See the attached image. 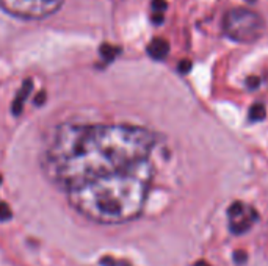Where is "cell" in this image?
Instances as JSON below:
<instances>
[{"instance_id":"obj_1","label":"cell","mask_w":268,"mask_h":266,"mask_svg":"<svg viewBox=\"0 0 268 266\" xmlns=\"http://www.w3.org/2000/svg\"><path fill=\"white\" fill-rule=\"evenodd\" d=\"M154 135L135 126H60L44 154L47 177L61 190L148 163Z\"/></svg>"},{"instance_id":"obj_2","label":"cell","mask_w":268,"mask_h":266,"mask_svg":"<svg viewBox=\"0 0 268 266\" xmlns=\"http://www.w3.org/2000/svg\"><path fill=\"white\" fill-rule=\"evenodd\" d=\"M151 180L152 165L148 161L115 175L72 187L66 194L71 205L91 221L119 224L141 213Z\"/></svg>"},{"instance_id":"obj_3","label":"cell","mask_w":268,"mask_h":266,"mask_svg":"<svg viewBox=\"0 0 268 266\" xmlns=\"http://www.w3.org/2000/svg\"><path fill=\"white\" fill-rule=\"evenodd\" d=\"M263 19L251 10L232 8L223 19V30L226 36L237 43H254L263 33Z\"/></svg>"},{"instance_id":"obj_4","label":"cell","mask_w":268,"mask_h":266,"mask_svg":"<svg viewBox=\"0 0 268 266\" xmlns=\"http://www.w3.org/2000/svg\"><path fill=\"white\" fill-rule=\"evenodd\" d=\"M65 0H0V7L20 19H44L57 13Z\"/></svg>"},{"instance_id":"obj_5","label":"cell","mask_w":268,"mask_h":266,"mask_svg":"<svg viewBox=\"0 0 268 266\" xmlns=\"http://www.w3.org/2000/svg\"><path fill=\"white\" fill-rule=\"evenodd\" d=\"M228 216H229V229L234 235H242L248 232L259 219L257 212L251 205H246V203L238 200L229 207Z\"/></svg>"},{"instance_id":"obj_6","label":"cell","mask_w":268,"mask_h":266,"mask_svg":"<svg viewBox=\"0 0 268 266\" xmlns=\"http://www.w3.org/2000/svg\"><path fill=\"white\" fill-rule=\"evenodd\" d=\"M32 88H33V81H32V80H25L24 83H22V88L19 90L17 96H16L14 100H13V105H11V111H13L14 116H19L20 113H22L24 102H25V99L29 97Z\"/></svg>"},{"instance_id":"obj_7","label":"cell","mask_w":268,"mask_h":266,"mask_svg":"<svg viewBox=\"0 0 268 266\" xmlns=\"http://www.w3.org/2000/svg\"><path fill=\"white\" fill-rule=\"evenodd\" d=\"M170 52V44L162 38H155L151 41V44L148 46V53L154 60H163Z\"/></svg>"},{"instance_id":"obj_8","label":"cell","mask_w":268,"mask_h":266,"mask_svg":"<svg viewBox=\"0 0 268 266\" xmlns=\"http://www.w3.org/2000/svg\"><path fill=\"white\" fill-rule=\"evenodd\" d=\"M266 111H265V107L262 104H254L250 110V119L251 121H262L265 117Z\"/></svg>"},{"instance_id":"obj_9","label":"cell","mask_w":268,"mask_h":266,"mask_svg":"<svg viewBox=\"0 0 268 266\" xmlns=\"http://www.w3.org/2000/svg\"><path fill=\"white\" fill-rule=\"evenodd\" d=\"M118 53H119V49H116V47H113V46L104 44V46L100 47V55L104 56L107 61H112Z\"/></svg>"},{"instance_id":"obj_10","label":"cell","mask_w":268,"mask_h":266,"mask_svg":"<svg viewBox=\"0 0 268 266\" xmlns=\"http://www.w3.org/2000/svg\"><path fill=\"white\" fill-rule=\"evenodd\" d=\"M11 218V210L5 202H0V221H8Z\"/></svg>"},{"instance_id":"obj_11","label":"cell","mask_w":268,"mask_h":266,"mask_svg":"<svg viewBox=\"0 0 268 266\" xmlns=\"http://www.w3.org/2000/svg\"><path fill=\"white\" fill-rule=\"evenodd\" d=\"M190 69H192V61L183 60V61H180V63H179V71H180L182 74H187Z\"/></svg>"},{"instance_id":"obj_12","label":"cell","mask_w":268,"mask_h":266,"mask_svg":"<svg viewBox=\"0 0 268 266\" xmlns=\"http://www.w3.org/2000/svg\"><path fill=\"white\" fill-rule=\"evenodd\" d=\"M152 8H154V11L162 13L165 8H167V2H165V0H154V2H152Z\"/></svg>"},{"instance_id":"obj_13","label":"cell","mask_w":268,"mask_h":266,"mask_svg":"<svg viewBox=\"0 0 268 266\" xmlns=\"http://www.w3.org/2000/svg\"><path fill=\"white\" fill-rule=\"evenodd\" d=\"M246 85H248L250 90H256L259 86V78L257 77H250L248 80H246Z\"/></svg>"},{"instance_id":"obj_14","label":"cell","mask_w":268,"mask_h":266,"mask_svg":"<svg viewBox=\"0 0 268 266\" xmlns=\"http://www.w3.org/2000/svg\"><path fill=\"white\" fill-rule=\"evenodd\" d=\"M44 99H46V93L43 91V93L39 94V97L35 99V104H36V105H43V104H44Z\"/></svg>"},{"instance_id":"obj_15","label":"cell","mask_w":268,"mask_h":266,"mask_svg":"<svg viewBox=\"0 0 268 266\" xmlns=\"http://www.w3.org/2000/svg\"><path fill=\"white\" fill-rule=\"evenodd\" d=\"M152 20H154L155 24H162V20H163V14H162V13H158V11H155V13H154Z\"/></svg>"},{"instance_id":"obj_16","label":"cell","mask_w":268,"mask_h":266,"mask_svg":"<svg viewBox=\"0 0 268 266\" xmlns=\"http://www.w3.org/2000/svg\"><path fill=\"white\" fill-rule=\"evenodd\" d=\"M196 266H209L205 261H199V263H196Z\"/></svg>"},{"instance_id":"obj_17","label":"cell","mask_w":268,"mask_h":266,"mask_svg":"<svg viewBox=\"0 0 268 266\" xmlns=\"http://www.w3.org/2000/svg\"><path fill=\"white\" fill-rule=\"evenodd\" d=\"M0 182H2V175H0Z\"/></svg>"},{"instance_id":"obj_18","label":"cell","mask_w":268,"mask_h":266,"mask_svg":"<svg viewBox=\"0 0 268 266\" xmlns=\"http://www.w3.org/2000/svg\"><path fill=\"white\" fill-rule=\"evenodd\" d=\"M250 2H254V0H250Z\"/></svg>"}]
</instances>
